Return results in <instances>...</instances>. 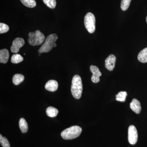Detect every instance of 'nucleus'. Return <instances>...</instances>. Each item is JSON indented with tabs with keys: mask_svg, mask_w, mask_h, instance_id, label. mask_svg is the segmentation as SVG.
Wrapping results in <instances>:
<instances>
[{
	"mask_svg": "<svg viewBox=\"0 0 147 147\" xmlns=\"http://www.w3.org/2000/svg\"><path fill=\"white\" fill-rule=\"evenodd\" d=\"M71 92L72 96L76 99H79L82 96L83 84L82 79L79 75H74L71 82Z\"/></svg>",
	"mask_w": 147,
	"mask_h": 147,
	"instance_id": "obj_1",
	"label": "nucleus"
},
{
	"mask_svg": "<svg viewBox=\"0 0 147 147\" xmlns=\"http://www.w3.org/2000/svg\"><path fill=\"white\" fill-rule=\"evenodd\" d=\"M82 132L80 127L75 125L66 129L61 133V136L65 140H71L80 136Z\"/></svg>",
	"mask_w": 147,
	"mask_h": 147,
	"instance_id": "obj_2",
	"label": "nucleus"
},
{
	"mask_svg": "<svg viewBox=\"0 0 147 147\" xmlns=\"http://www.w3.org/2000/svg\"><path fill=\"white\" fill-rule=\"evenodd\" d=\"M58 38L57 35L56 34H52L48 36L38 50V53H47L51 51L54 47V45Z\"/></svg>",
	"mask_w": 147,
	"mask_h": 147,
	"instance_id": "obj_3",
	"label": "nucleus"
},
{
	"mask_svg": "<svg viewBox=\"0 0 147 147\" xmlns=\"http://www.w3.org/2000/svg\"><path fill=\"white\" fill-rule=\"evenodd\" d=\"M28 36V42L32 46L41 45L44 42L45 38V35L38 30L29 33Z\"/></svg>",
	"mask_w": 147,
	"mask_h": 147,
	"instance_id": "obj_4",
	"label": "nucleus"
},
{
	"mask_svg": "<svg viewBox=\"0 0 147 147\" xmlns=\"http://www.w3.org/2000/svg\"><path fill=\"white\" fill-rule=\"evenodd\" d=\"M95 17L91 12H88L84 18V25L90 33H93L95 30Z\"/></svg>",
	"mask_w": 147,
	"mask_h": 147,
	"instance_id": "obj_5",
	"label": "nucleus"
},
{
	"mask_svg": "<svg viewBox=\"0 0 147 147\" xmlns=\"http://www.w3.org/2000/svg\"><path fill=\"white\" fill-rule=\"evenodd\" d=\"M128 139L129 144L134 145L136 144L138 139V133L137 129L134 125H131L128 128Z\"/></svg>",
	"mask_w": 147,
	"mask_h": 147,
	"instance_id": "obj_6",
	"label": "nucleus"
},
{
	"mask_svg": "<svg viewBox=\"0 0 147 147\" xmlns=\"http://www.w3.org/2000/svg\"><path fill=\"white\" fill-rule=\"evenodd\" d=\"M25 43V40L23 38H15L12 42V45L11 47V51L13 53H18L20 48L23 47Z\"/></svg>",
	"mask_w": 147,
	"mask_h": 147,
	"instance_id": "obj_7",
	"label": "nucleus"
},
{
	"mask_svg": "<svg viewBox=\"0 0 147 147\" xmlns=\"http://www.w3.org/2000/svg\"><path fill=\"white\" fill-rule=\"evenodd\" d=\"M90 70L92 73L91 80L94 83H98L100 82V77L102 75V74L99 70L98 67L92 65L90 67Z\"/></svg>",
	"mask_w": 147,
	"mask_h": 147,
	"instance_id": "obj_8",
	"label": "nucleus"
},
{
	"mask_svg": "<svg viewBox=\"0 0 147 147\" xmlns=\"http://www.w3.org/2000/svg\"><path fill=\"white\" fill-rule=\"evenodd\" d=\"M116 61V58L115 55H109L105 60V67L109 71H113L115 65Z\"/></svg>",
	"mask_w": 147,
	"mask_h": 147,
	"instance_id": "obj_9",
	"label": "nucleus"
},
{
	"mask_svg": "<svg viewBox=\"0 0 147 147\" xmlns=\"http://www.w3.org/2000/svg\"><path fill=\"white\" fill-rule=\"evenodd\" d=\"M130 108L133 112L137 114L141 113L142 110L141 103L136 98H134L131 101L130 104Z\"/></svg>",
	"mask_w": 147,
	"mask_h": 147,
	"instance_id": "obj_10",
	"label": "nucleus"
},
{
	"mask_svg": "<svg viewBox=\"0 0 147 147\" xmlns=\"http://www.w3.org/2000/svg\"><path fill=\"white\" fill-rule=\"evenodd\" d=\"M58 82L55 80H51L47 82L45 85V89L50 92H55L57 90Z\"/></svg>",
	"mask_w": 147,
	"mask_h": 147,
	"instance_id": "obj_11",
	"label": "nucleus"
},
{
	"mask_svg": "<svg viewBox=\"0 0 147 147\" xmlns=\"http://www.w3.org/2000/svg\"><path fill=\"white\" fill-rule=\"evenodd\" d=\"M9 58V53L7 49H4L0 50V63H6Z\"/></svg>",
	"mask_w": 147,
	"mask_h": 147,
	"instance_id": "obj_12",
	"label": "nucleus"
},
{
	"mask_svg": "<svg viewBox=\"0 0 147 147\" xmlns=\"http://www.w3.org/2000/svg\"><path fill=\"white\" fill-rule=\"evenodd\" d=\"M138 60L143 63H147V47L142 50L138 55Z\"/></svg>",
	"mask_w": 147,
	"mask_h": 147,
	"instance_id": "obj_13",
	"label": "nucleus"
},
{
	"mask_svg": "<svg viewBox=\"0 0 147 147\" xmlns=\"http://www.w3.org/2000/svg\"><path fill=\"white\" fill-rule=\"evenodd\" d=\"M19 126L22 133H26L28 131V124L25 119L21 118L19 121Z\"/></svg>",
	"mask_w": 147,
	"mask_h": 147,
	"instance_id": "obj_14",
	"label": "nucleus"
},
{
	"mask_svg": "<svg viewBox=\"0 0 147 147\" xmlns=\"http://www.w3.org/2000/svg\"><path fill=\"white\" fill-rule=\"evenodd\" d=\"M46 114L50 117H55L57 115L59 111L57 109L53 107H49L46 110Z\"/></svg>",
	"mask_w": 147,
	"mask_h": 147,
	"instance_id": "obj_15",
	"label": "nucleus"
},
{
	"mask_svg": "<svg viewBox=\"0 0 147 147\" xmlns=\"http://www.w3.org/2000/svg\"><path fill=\"white\" fill-rule=\"evenodd\" d=\"M24 75L22 74H16L13 76L12 82L14 85H19L24 81Z\"/></svg>",
	"mask_w": 147,
	"mask_h": 147,
	"instance_id": "obj_16",
	"label": "nucleus"
},
{
	"mask_svg": "<svg viewBox=\"0 0 147 147\" xmlns=\"http://www.w3.org/2000/svg\"><path fill=\"white\" fill-rule=\"evenodd\" d=\"M24 60V58L19 54H14L12 55L11 59L12 63L17 64L21 63Z\"/></svg>",
	"mask_w": 147,
	"mask_h": 147,
	"instance_id": "obj_17",
	"label": "nucleus"
},
{
	"mask_svg": "<svg viewBox=\"0 0 147 147\" xmlns=\"http://www.w3.org/2000/svg\"><path fill=\"white\" fill-rule=\"evenodd\" d=\"M127 93L125 91H121L119 92L116 95V100L121 102H124L125 101Z\"/></svg>",
	"mask_w": 147,
	"mask_h": 147,
	"instance_id": "obj_18",
	"label": "nucleus"
},
{
	"mask_svg": "<svg viewBox=\"0 0 147 147\" xmlns=\"http://www.w3.org/2000/svg\"><path fill=\"white\" fill-rule=\"evenodd\" d=\"M24 5L30 8L34 7L36 5L35 0H20Z\"/></svg>",
	"mask_w": 147,
	"mask_h": 147,
	"instance_id": "obj_19",
	"label": "nucleus"
},
{
	"mask_svg": "<svg viewBox=\"0 0 147 147\" xmlns=\"http://www.w3.org/2000/svg\"><path fill=\"white\" fill-rule=\"evenodd\" d=\"M43 3L48 7L51 9H54L56 7V0H42Z\"/></svg>",
	"mask_w": 147,
	"mask_h": 147,
	"instance_id": "obj_20",
	"label": "nucleus"
},
{
	"mask_svg": "<svg viewBox=\"0 0 147 147\" xmlns=\"http://www.w3.org/2000/svg\"><path fill=\"white\" fill-rule=\"evenodd\" d=\"M131 0H122L121 1V7L122 10H126L130 5Z\"/></svg>",
	"mask_w": 147,
	"mask_h": 147,
	"instance_id": "obj_21",
	"label": "nucleus"
},
{
	"mask_svg": "<svg viewBox=\"0 0 147 147\" xmlns=\"http://www.w3.org/2000/svg\"><path fill=\"white\" fill-rule=\"evenodd\" d=\"M0 143L3 147H10L8 140L6 137H3L1 134L0 135Z\"/></svg>",
	"mask_w": 147,
	"mask_h": 147,
	"instance_id": "obj_22",
	"label": "nucleus"
},
{
	"mask_svg": "<svg viewBox=\"0 0 147 147\" xmlns=\"http://www.w3.org/2000/svg\"><path fill=\"white\" fill-rule=\"evenodd\" d=\"M9 27L6 24L1 23L0 24V33H5L8 31Z\"/></svg>",
	"mask_w": 147,
	"mask_h": 147,
	"instance_id": "obj_23",
	"label": "nucleus"
},
{
	"mask_svg": "<svg viewBox=\"0 0 147 147\" xmlns=\"http://www.w3.org/2000/svg\"><path fill=\"white\" fill-rule=\"evenodd\" d=\"M57 47V44H56V43H55V45H54V47Z\"/></svg>",
	"mask_w": 147,
	"mask_h": 147,
	"instance_id": "obj_24",
	"label": "nucleus"
},
{
	"mask_svg": "<svg viewBox=\"0 0 147 147\" xmlns=\"http://www.w3.org/2000/svg\"><path fill=\"white\" fill-rule=\"evenodd\" d=\"M146 22H147V17H146Z\"/></svg>",
	"mask_w": 147,
	"mask_h": 147,
	"instance_id": "obj_25",
	"label": "nucleus"
}]
</instances>
